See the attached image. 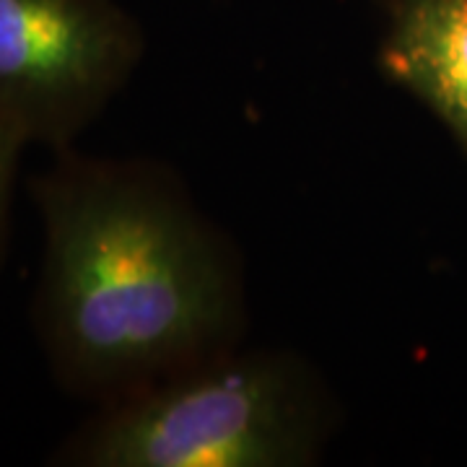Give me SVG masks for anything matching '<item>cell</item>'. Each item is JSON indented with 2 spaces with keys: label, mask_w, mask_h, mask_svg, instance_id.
Segmentation results:
<instances>
[{
  "label": "cell",
  "mask_w": 467,
  "mask_h": 467,
  "mask_svg": "<svg viewBox=\"0 0 467 467\" xmlns=\"http://www.w3.org/2000/svg\"><path fill=\"white\" fill-rule=\"evenodd\" d=\"M32 192L36 335L67 392L112 402L239 348L242 257L171 169L66 149Z\"/></svg>",
  "instance_id": "obj_1"
},
{
  "label": "cell",
  "mask_w": 467,
  "mask_h": 467,
  "mask_svg": "<svg viewBox=\"0 0 467 467\" xmlns=\"http://www.w3.org/2000/svg\"><path fill=\"white\" fill-rule=\"evenodd\" d=\"M340 420L333 389L294 350L234 348L101 402L60 450L81 467H309Z\"/></svg>",
  "instance_id": "obj_2"
},
{
  "label": "cell",
  "mask_w": 467,
  "mask_h": 467,
  "mask_svg": "<svg viewBox=\"0 0 467 467\" xmlns=\"http://www.w3.org/2000/svg\"><path fill=\"white\" fill-rule=\"evenodd\" d=\"M115 0H0V122L26 146L73 149L143 60Z\"/></svg>",
  "instance_id": "obj_3"
},
{
  "label": "cell",
  "mask_w": 467,
  "mask_h": 467,
  "mask_svg": "<svg viewBox=\"0 0 467 467\" xmlns=\"http://www.w3.org/2000/svg\"><path fill=\"white\" fill-rule=\"evenodd\" d=\"M377 63L467 150V0H382Z\"/></svg>",
  "instance_id": "obj_4"
},
{
  "label": "cell",
  "mask_w": 467,
  "mask_h": 467,
  "mask_svg": "<svg viewBox=\"0 0 467 467\" xmlns=\"http://www.w3.org/2000/svg\"><path fill=\"white\" fill-rule=\"evenodd\" d=\"M24 149H26L24 138L14 133L8 125L0 122V252H3V239H5V232H8L14 180H16L18 159H21Z\"/></svg>",
  "instance_id": "obj_5"
}]
</instances>
